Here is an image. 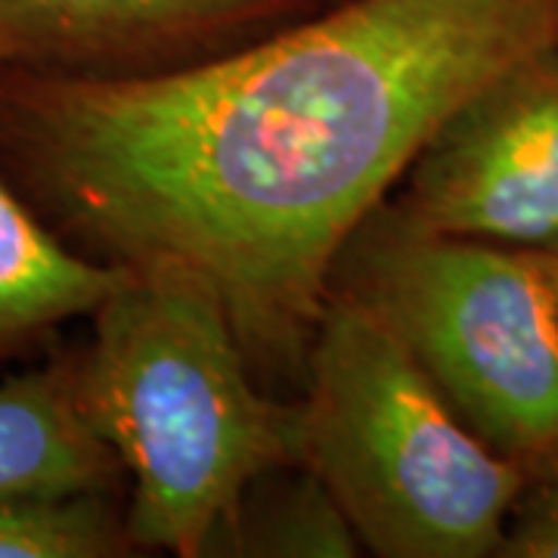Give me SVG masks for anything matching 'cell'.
Instances as JSON below:
<instances>
[{"instance_id": "6da1fadb", "label": "cell", "mask_w": 558, "mask_h": 558, "mask_svg": "<svg viewBox=\"0 0 558 558\" xmlns=\"http://www.w3.org/2000/svg\"><path fill=\"white\" fill-rule=\"evenodd\" d=\"M558 44V0H332L149 75L0 69V168L81 258L208 289L304 381L329 279L444 119Z\"/></svg>"}, {"instance_id": "7a4b0ae2", "label": "cell", "mask_w": 558, "mask_h": 558, "mask_svg": "<svg viewBox=\"0 0 558 558\" xmlns=\"http://www.w3.org/2000/svg\"><path fill=\"white\" fill-rule=\"evenodd\" d=\"M90 323L75 381L131 481L134 546L218 556L245 490L301 462V407L260 391L220 301L178 270H124Z\"/></svg>"}, {"instance_id": "3957f363", "label": "cell", "mask_w": 558, "mask_h": 558, "mask_svg": "<svg viewBox=\"0 0 558 558\" xmlns=\"http://www.w3.org/2000/svg\"><path fill=\"white\" fill-rule=\"evenodd\" d=\"M301 385V462L366 553L497 558L527 475L453 413L360 301L329 292Z\"/></svg>"}, {"instance_id": "277c9868", "label": "cell", "mask_w": 558, "mask_h": 558, "mask_svg": "<svg viewBox=\"0 0 558 558\" xmlns=\"http://www.w3.org/2000/svg\"><path fill=\"white\" fill-rule=\"evenodd\" d=\"M329 292L360 301L475 435L521 472H558V295L546 252L428 230L385 199L344 242Z\"/></svg>"}, {"instance_id": "5b68a950", "label": "cell", "mask_w": 558, "mask_h": 558, "mask_svg": "<svg viewBox=\"0 0 558 558\" xmlns=\"http://www.w3.org/2000/svg\"><path fill=\"white\" fill-rule=\"evenodd\" d=\"M395 208L428 230L519 248L558 245V44L457 106L410 161Z\"/></svg>"}, {"instance_id": "8992f818", "label": "cell", "mask_w": 558, "mask_h": 558, "mask_svg": "<svg viewBox=\"0 0 558 558\" xmlns=\"http://www.w3.org/2000/svg\"><path fill=\"white\" fill-rule=\"evenodd\" d=\"M319 0H0V69L149 75L242 47Z\"/></svg>"}, {"instance_id": "52a82bcc", "label": "cell", "mask_w": 558, "mask_h": 558, "mask_svg": "<svg viewBox=\"0 0 558 558\" xmlns=\"http://www.w3.org/2000/svg\"><path fill=\"white\" fill-rule=\"evenodd\" d=\"M124 481L81 407L72 348L0 373V499L121 494Z\"/></svg>"}, {"instance_id": "ba28073f", "label": "cell", "mask_w": 558, "mask_h": 558, "mask_svg": "<svg viewBox=\"0 0 558 558\" xmlns=\"http://www.w3.org/2000/svg\"><path fill=\"white\" fill-rule=\"evenodd\" d=\"M121 279V267L62 245L0 168V363L44 348L62 323L90 317Z\"/></svg>"}, {"instance_id": "9c48e42d", "label": "cell", "mask_w": 558, "mask_h": 558, "mask_svg": "<svg viewBox=\"0 0 558 558\" xmlns=\"http://www.w3.org/2000/svg\"><path fill=\"white\" fill-rule=\"evenodd\" d=\"M357 531L329 487L304 462L264 472L242 497L218 556L354 558Z\"/></svg>"}, {"instance_id": "30bf717a", "label": "cell", "mask_w": 558, "mask_h": 558, "mask_svg": "<svg viewBox=\"0 0 558 558\" xmlns=\"http://www.w3.org/2000/svg\"><path fill=\"white\" fill-rule=\"evenodd\" d=\"M140 553L119 494L0 499V558H121Z\"/></svg>"}, {"instance_id": "8fae6325", "label": "cell", "mask_w": 558, "mask_h": 558, "mask_svg": "<svg viewBox=\"0 0 558 558\" xmlns=\"http://www.w3.org/2000/svg\"><path fill=\"white\" fill-rule=\"evenodd\" d=\"M497 558H558V472L524 481L509 509Z\"/></svg>"}, {"instance_id": "7c38bea8", "label": "cell", "mask_w": 558, "mask_h": 558, "mask_svg": "<svg viewBox=\"0 0 558 558\" xmlns=\"http://www.w3.org/2000/svg\"><path fill=\"white\" fill-rule=\"evenodd\" d=\"M546 252V260H549V270H553V282H556V295H558V245L556 248H543Z\"/></svg>"}, {"instance_id": "4fadbf2b", "label": "cell", "mask_w": 558, "mask_h": 558, "mask_svg": "<svg viewBox=\"0 0 558 558\" xmlns=\"http://www.w3.org/2000/svg\"><path fill=\"white\" fill-rule=\"evenodd\" d=\"M319 3H332V0H319Z\"/></svg>"}]
</instances>
